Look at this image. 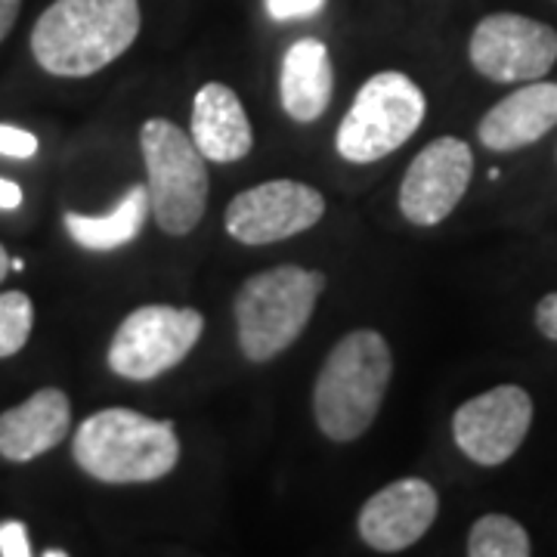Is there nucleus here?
Here are the masks:
<instances>
[{
  "mask_svg": "<svg viewBox=\"0 0 557 557\" xmlns=\"http://www.w3.org/2000/svg\"><path fill=\"white\" fill-rule=\"evenodd\" d=\"M139 22V0H57L35 22L32 53L47 75L87 78L131 50Z\"/></svg>",
  "mask_w": 557,
  "mask_h": 557,
  "instance_id": "f257e3e1",
  "label": "nucleus"
},
{
  "mask_svg": "<svg viewBox=\"0 0 557 557\" xmlns=\"http://www.w3.org/2000/svg\"><path fill=\"white\" fill-rule=\"evenodd\" d=\"M394 375L391 347L372 329L341 338L313 384V416L319 431L335 443L359 440L379 418Z\"/></svg>",
  "mask_w": 557,
  "mask_h": 557,
  "instance_id": "f03ea898",
  "label": "nucleus"
},
{
  "mask_svg": "<svg viewBox=\"0 0 557 557\" xmlns=\"http://www.w3.org/2000/svg\"><path fill=\"white\" fill-rule=\"evenodd\" d=\"M84 474L102 483H152L180 461V440L171 421L134 409H102L81 421L72 443Z\"/></svg>",
  "mask_w": 557,
  "mask_h": 557,
  "instance_id": "7ed1b4c3",
  "label": "nucleus"
},
{
  "mask_svg": "<svg viewBox=\"0 0 557 557\" xmlns=\"http://www.w3.org/2000/svg\"><path fill=\"white\" fill-rule=\"evenodd\" d=\"M322 288L325 276L319 270H304L295 263L245 278L236 295L242 354L251 362H270L288 350L313 317Z\"/></svg>",
  "mask_w": 557,
  "mask_h": 557,
  "instance_id": "20e7f679",
  "label": "nucleus"
},
{
  "mask_svg": "<svg viewBox=\"0 0 557 557\" xmlns=\"http://www.w3.org/2000/svg\"><path fill=\"white\" fill-rule=\"evenodd\" d=\"M139 146L149 174V205L159 230L168 236L193 233L208 208V159L193 137L168 119L146 121L139 127Z\"/></svg>",
  "mask_w": 557,
  "mask_h": 557,
  "instance_id": "39448f33",
  "label": "nucleus"
},
{
  "mask_svg": "<svg viewBox=\"0 0 557 557\" xmlns=\"http://www.w3.org/2000/svg\"><path fill=\"white\" fill-rule=\"evenodd\" d=\"M428 100L403 72H379L359 87L338 127V152L350 164H372L397 152L424 121Z\"/></svg>",
  "mask_w": 557,
  "mask_h": 557,
  "instance_id": "423d86ee",
  "label": "nucleus"
},
{
  "mask_svg": "<svg viewBox=\"0 0 557 557\" xmlns=\"http://www.w3.org/2000/svg\"><path fill=\"white\" fill-rule=\"evenodd\" d=\"M205 332V317L193 307L146 304L124 319L109 344V369L127 381H152L171 372Z\"/></svg>",
  "mask_w": 557,
  "mask_h": 557,
  "instance_id": "0eeeda50",
  "label": "nucleus"
},
{
  "mask_svg": "<svg viewBox=\"0 0 557 557\" xmlns=\"http://www.w3.org/2000/svg\"><path fill=\"white\" fill-rule=\"evenodd\" d=\"M468 57L483 78L496 84L539 81L555 69L557 32L520 13H493L478 22Z\"/></svg>",
  "mask_w": 557,
  "mask_h": 557,
  "instance_id": "6e6552de",
  "label": "nucleus"
},
{
  "mask_svg": "<svg viewBox=\"0 0 557 557\" xmlns=\"http://www.w3.org/2000/svg\"><path fill=\"white\" fill-rule=\"evenodd\" d=\"M325 214L322 193L298 180H267L226 208V233L242 245H273L317 226Z\"/></svg>",
  "mask_w": 557,
  "mask_h": 557,
  "instance_id": "1a4fd4ad",
  "label": "nucleus"
},
{
  "mask_svg": "<svg viewBox=\"0 0 557 557\" xmlns=\"http://www.w3.org/2000/svg\"><path fill=\"white\" fill-rule=\"evenodd\" d=\"M533 424V399L518 384H498L461 403L453 416L456 446L474 465L496 468L520 449Z\"/></svg>",
  "mask_w": 557,
  "mask_h": 557,
  "instance_id": "9d476101",
  "label": "nucleus"
},
{
  "mask_svg": "<svg viewBox=\"0 0 557 557\" xmlns=\"http://www.w3.org/2000/svg\"><path fill=\"white\" fill-rule=\"evenodd\" d=\"M474 174V156L468 143L458 137H440L418 152L403 186H399V211L416 226H437L456 211L465 199Z\"/></svg>",
  "mask_w": 557,
  "mask_h": 557,
  "instance_id": "9b49d317",
  "label": "nucleus"
},
{
  "mask_svg": "<svg viewBox=\"0 0 557 557\" xmlns=\"http://www.w3.org/2000/svg\"><path fill=\"white\" fill-rule=\"evenodd\" d=\"M437 490L421 478H403L379 490L359 511V536L381 555H394L431 530L437 520Z\"/></svg>",
  "mask_w": 557,
  "mask_h": 557,
  "instance_id": "f8f14e48",
  "label": "nucleus"
},
{
  "mask_svg": "<svg viewBox=\"0 0 557 557\" xmlns=\"http://www.w3.org/2000/svg\"><path fill=\"white\" fill-rule=\"evenodd\" d=\"M555 124L557 84L539 78L496 102L478 124V137L490 152H515L552 134Z\"/></svg>",
  "mask_w": 557,
  "mask_h": 557,
  "instance_id": "ddd939ff",
  "label": "nucleus"
},
{
  "mask_svg": "<svg viewBox=\"0 0 557 557\" xmlns=\"http://www.w3.org/2000/svg\"><path fill=\"white\" fill-rule=\"evenodd\" d=\"M72 428V403L60 387H40L38 394L0 416V456L7 461H32L57 449Z\"/></svg>",
  "mask_w": 557,
  "mask_h": 557,
  "instance_id": "4468645a",
  "label": "nucleus"
},
{
  "mask_svg": "<svg viewBox=\"0 0 557 557\" xmlns=\"http://www.w3.org/2000/svg\"><path fill=\"white\" fill-rule=\"evenodd\" d=\"M193 143L208 161L233 164L251 152V121L245 106L226 84L211 81L193 100Z\"/></svg>",
  "mask_w": 557,
  "mask_h": 557,
  "instance_id": "2eb2a0df",
  "label": "nucleus"
},
{
  "mask_svg": "<svg viewBox=\"0 0 557 557\" xmlns=\"http://www.w3.org/2000/svg\"><path fill=\"white\" fill-rule=\"evenodd\" d=\"M335 90V69L329 60V47L317 38H300L285 50L278 97L288 119L310 124L325 115Z\"/></svg>",
  "mask_w": 557,
  "mask_h": 557,
  "instance_id": "dca6fc26",
  "label": "nucleus"
},
{
  "mask_svg": "<svg viewBox=\"0 0 557 557\" xmlns=\"http://www.w3.org/2000/svg\"><path fill=\"white\" fill-rule=\"evenodd\" d=\"M149 211H152L149 186H131L127 196L115 205V211H109L106 218H84V214L69 211L65 233L87 251H115L121 245L137 239Z\"/></svg>",
  "mask_w": 557,
  "mask_h": 557,
  "instance_id": "f3484780",
  "label": "nucleus"
},
{
  "mask_svg": "<svg viewBox=\"0 0 557 557\" xmlns=\"http://www.w3.org/2000/svg\"><path fill=\"white\" fill-rule=\"evenodd\" d=\"M471 557H530L533 545L527 530L508 515H483L468 536Z\"/></svg>",
  "mask_w": 557,
  "mask_h": 557,
  "instance_id": "a211bd4d",
  "label": "nucleus"
},
{
  "mask_svg": "<svg viewBox=\"0 0 557 557\" xmlns=\"http://www.w3.org/2000/svg\"><path fill=\"white\" fill-rule=\"evenodd\" d=\"M32 322H35V307L25 292L0 295V359L20 354L32 335Z\"/></svg>",
  "mask_w": 557,
  "mask_h": 557,
  "instance_id": "6ab92c4d",
  "label": "nucleus"
},
{
  "mask_svg": "<svg viewBox=\"0 0 557 557\" xmlns=\"http://www.w3.org/2000/svg\"><path fill=\"white\" fill-rule=\"evenodd\" d=\"M267 13L276 22L292 20H313L325 10V0H263Z\"/></svg>",
  "mask_w": 557,
  "mask_h": 557,
  "instance_id": "aec40b11",
  "label": "nucleus"
},
{
  "mask_svg": "<svg viewBox=\"0 0 557 557\" xmlns=\"http://www.w3.org/2000/svg\"><path fill=\"white\" fill-rule=\"evenodd\" d=\"M38 152V137L22 131V127H10L0 124V156L7 159H32Z\"/></svg>",
  "mask_w": 557,
  "mask_h": 557,
  "instance_id": "412c9836",
  "label": "nucleus"
},
{
  "mask_svg": "<svg viewBox=\"0 0 557 557\" xmlns=\"http://www.w3.org/2000/svg\"><path fill=\"white\" fill-rule=\"evenodd\" d=\"M0 555L3 557H28L32 555V545H28L25 523H20V520H7V523H0Z\"/></svg>",
  "mask_w": 557,
  "mask_h": 557,
  "instance_id": "4be33fe9",
  "label": "nucleus"
},
{
  "mask_svg": "<svg viewBox=\"0 0 557 557\" xmlns=\"http://www.w3.org/2000/svg\"><path fill=\"white\" fill-rule=\"evenodd\" d=\"M536 329L548 341H557V292L545 295L536 307Z\"/></svg>",
  "mask_w": 557,
  "mask_h": 557,
  "instance_id": "5701e85b",
  "label": "nucleus"
},
{
  "mask_svg": "<svg viewBox=\"0 0 557 557\" xmlns=\"http://www.w3.org/2000/svg\"><path fill=\"white\" fill-rule=\"evenodd\" d=\"M22 0H0V40L7 38L16 25V16H20Z\"/></svg>",
  "mask_w": 557,
  "mask_h": 557,
  "instance_id": "b1692460",
  "label": "nucleus"
},
{
  "mask_svg": "<svg viewBox=\"0 0 557 557\" xmlns=\"http://www.w3.org/2000/svg\"><path fill=\"white\" fill-rule=\"evenodd\" d=\"M20 205H22L20 183L0 177V208H3V211H13V208H20Z\"/></svg>",
  "mask_w": 557,
  "mask_h": 557,
  "instance_id": "393cba45",
  "label": "nucleus"
},
{
  "mask_svg": "<svg viewBox=\"0 0 557 557\" xmlns=\"http://www.w3.org/2000/svg\"><path fill=\"white\" fill-rule=\"evenodd\" d=\"M7 273H10V258H7V248L0 245V282H3Z\"/></svg>",
  "mask_w": 557,
  "mask_h": 557,
  "instance_id": "a878e982",
  "label": "nucleus"
},
{
  "mask_svg": "<svg viewBox=\"0 0 557 557\" xmlns=\"http://www.w3.org/2000/svg\"><path fill=\"white\" fill-rule=\"evenodd\" d=\"M10 270H16V273H20V270H25V260L13 258V260H10Z\"/></svg>",
  "mask_w": 557,
  "mask_h": 557,
  "instance_id": "bb28decb",
  "label": "nucleus"
},
{
  "mask_svg": "<svg viewBox=\"0 0 557 557\" xmlns=\"http://www.w3.org/2000/svg\"><path fill=\"white\" fill-rule=\"evenodd\" d=\"M44 557H65V552H60V548H50V552H44Z\"/></svg>",
  "mask_w": 557,
  "mask_h": 557,
  "instance_id": "cd10ccee",
  "label": "nucleus"
}]
</instances>
